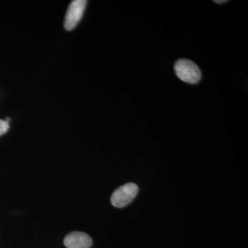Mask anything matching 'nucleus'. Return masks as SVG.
Segmentation results:
<instances>
[{
    "label": "nucleus",
    "instance_id": "nucleus-1",
    "mask_svg": "<svg viewBox=\"0 0 248 248\" xmlns=\"http://www.w3.org/2000/svg\"><path fill=\"white\" fill-rule=\"evenodd\" d=\"M174 71L179 79L188 84H197L202 78L199 66L195 62L186 59H181L176 62Z\"/></svg>",
    "mask_w": 248,
    "mask_h": 248
},
{
    "label": "nucleus",
    "instance_id": "nucleus-2",
    "mask_svg": "<svg viewBox=\"0 0 248 248\" xmlns=\"http://www.w3.org/2000/svg\"><path fill=\"white\" fill-rule=\"evenodd\" d=\"M138 192V186L133 183L120 186L111 196V203L116 208H124L133 202Z\"/></svg>",
    "mask_w": 248,
    "mask_h": 248
},
{
    "label": "nucleus",
    "instance_id": "nucleus-3",
    "mask_svg": "<svg viewBox=\"0 0 248 248\" xmlns=\"http://www.w3.org/2000/svg\"><path fill=\"white\" fill-rule=\"evenodd\" d=\"M87 1L75 0L69 5L65 17L64 27L67 31H71L76 28L81 20L86 9Z\"/></svg>",
    "mask_w": 248,
    "mask_h": 248
},
{
    "label": "nucleus",
    "instance_id": "nucleus-4",
    "mask_svg": "<svg viewBox=\"0 0 248 248\" xmlns=\"http://www.w3.org/2000/svg\"><path fill=\"white\" fill-rule=\"evenodd\" d=\"M63 244L67 248H90L93 241L89 234L81 232H73L65 237Z\"/></svg>",
    "mask_w": 248,
    "mask_h": 248
},
{
    "label": "nucleus",
    "instance_id": "nucleus-5",
    "mask_svg": "<svg viewBox=\"0 0 248 248\" xmlns=\"http://www.w3.org/2000/svg\"><path fill=\"white\" fill-rule=\"evenodd\" d=\"M9 129V123L5 120H0V136L7 133Z\"/></svg>",
    "mask_w": 248,
    "mask_h": 248
},
{
    "label": "nucleus",
    "instance_id": "nucleus-6",
    "mask_svg": "<svg viewBox=\"0 0 248 248\" xmlns=\"http://www.w3.org/2000/svg\"><path fill=\"white\" fill-rule=\"evenodd\" d=\"M217 4H223V3L227 2L228 1H224V0H221V1H214Z\"/></svg>",
    "mask_w": 248,
    "mask_h": 248
}]
</instances>
